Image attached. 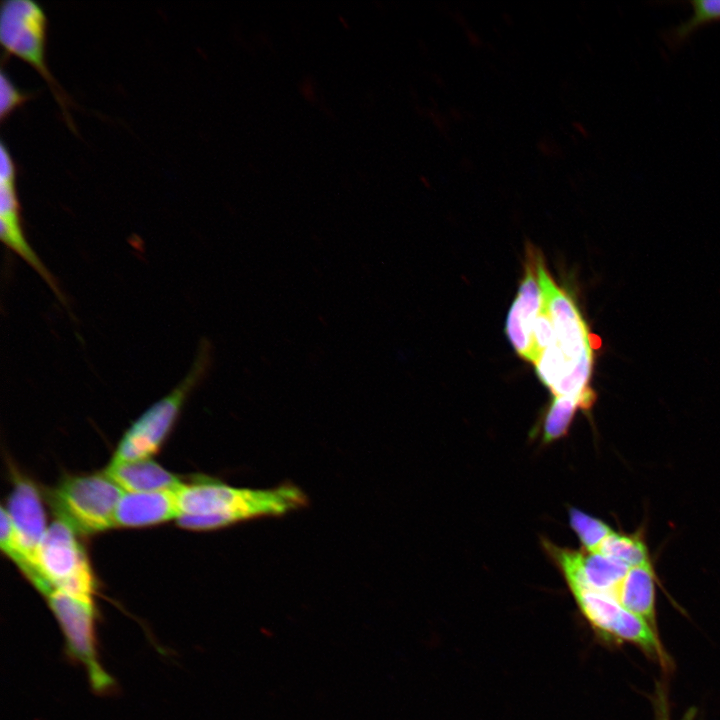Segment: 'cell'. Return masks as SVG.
<instances>
[{"instance_id": "6da1fadb", "label": "cell", "mask_w": 720, "mask_h": 720, "mask_svg": "<svg viewBox=\"0 0 720 720\" xmlns=\"http://www.w3.org/2000/svg\"><path fill=\"white\" fill-rule=\"evenodd\" d=\"M184 529L209 531L263 517L283 516L308 504L306 494L292 484L253 489L228 485L209 477L182 483L176 490Z\"/></svg>"}, {"instance_id": "7a4b0ae2", "label": "cell", "mask_w": 720, "mask_h": 720, "mask_svg": "<svg viewBox=\"0 0 720 720\" xmlns=\"http://www.w3.org/2000/svg\"><path fill=\"white\" fill-rule=\"evenodd\" d=\"M210 364V344L202 341L185 377L128 427L116 447L111 462L147 459L156 454L173 430L191 392L207 374Z\"/></svg>"}, {"instance_id": "3957f363", "label": "cell", "mask_w": 720, "mask_h": 720, "mask_svg": "<svg viewBox=\"0 0 720 720\" xmlns=\"http://www.w3.org/2000/svg\"><path fill=\"white\" fill-rule=\"evenodd\" d=\"M48 20L43 8L31 0L1 3L0 42L5 56H15L32 66L46 81L67 125H75L68 108L72 99L54 78L46 61Z\"/></svg>"}, {"instance_id": "277c9868", "label": "cell", "mask_w": 720, "mask_h": 720, "mask_svg": "<svg viewBox=\"0 0 720 720\" xmlns=\"http://www.w3.org/2000/svg\"><path fill=\"white\" fill-rule=\"evenodd\" d=\"M45 598L62 632L66 656L83 667L96 694L112 693L115 680L103 668L98 652L94 601L57 590L50 591Z\"/></svg>"}, {"instance_id": "5b68a950", "label": "cell", "mask_w": 720, "mask_h": 720, "mask_svg": "<svg viewBox=\"0 0 720 720\" xmlns=\"http://www.w3.org/2000/svg\"><path fill=\"white\" fill-rule=\"evenodd\" d=\"M124 491L104 472L62 480L50 498L57 517L78 533H97L115 527V512Z\"/></svg>"}, {"instance_id": "8992f818", "label": "cell", "mask_w": 720, "mask_h": 720, "mask_svg": "<svg viewBox=\"0 0 720 720\" xmlns=\"http://www.w3.org/2000/svg\"><path fill=\"white\" fill-rule=\"evenodd\" d=\"M77 533L66 521H53L39 545L36 564L50 591L93 601L96 580Z\"/></svg>"}, {"instance_id": "52a82bcc", "label": "cell", "mask_w": 720, "mask_h": 720, "mask_svg": "<svg viewBox=\"0 0 720 720\" xmlns=\"http://www.w3.org/2000/svg\"><path fill=\"white\" fill-rule=\"evenodd\" d=\"M539 285L554 328V341L566 360L577 367L592 364L593 348L587 326L569 295L552 279L543 258L538 254Z\"/></svg>"}, {"instance_id": "ba28073f", "label": "cell", "mask_w": 720, "mask_h": 720, "mask_svg": "<svg viewBox=\"0 0 720 720\" xmlns=\"http://www.w3.org/2000/svg\"><path fill=\"white\" fill-rule=\"evenodd\" d=\"M0 238L2 243L24 260L50 287L65 306L56 279L29 244L23 227L21 206L17 193V168L8 147L1 142L0 162Z\"/></svg>"}, {"instance_id": "9c48e42d", "label": "cell", "mask_w": 720, "mask_h": 720, "mask_svg": "<svg viewBox=\"0 0 720 720\" xmlns=\"http://www.w3.org/2000/svg\"><path fill=\"white\" fill-rule=\"evenodd\" d=\"M3 507L11 519L22 548L38 570L36 555L48 529L39 491L31 480L14 473L13 487L7 505Z\"/></svg>"}, {"instance_id": "30bf717a", "label": "cell", "mask_w": 720, "mask_h": 720, "mask_svg": "<svg viewBox=\"0 0 720 720\" xmlns=\"http://www.w3.org/2000/svg\"><path fill=\"white\" fill-rule=\"evenodd\" d=\"M176 490L124 492L116 508L115 527L142 528L177 519Z\"/></svg>"}, {"instance_id": "8fae6325", "label": "cell", "mask_w": 720, "mask_h": 720, "mask_svg": "<svg viewBox=\"0 0 720 720\" xmlns=\"http://www.w3.org/2000/svg\"><path fill=\"white\" fill-rule=\"evenodd\" d=\"M104 473L124 492L176 490L183 483L177 475L152 458L128 462L110 461Z\"/></svg>"}, {"instance_id": "7c38bea8", "label": "cell", "mask_w": 720, "mask_h": 720, "mask_svg": "<svg viewBox=\"0 0 720 720\" xmlns=\"http://www.w3.org/2000/svg\"><path fill=\"white\" fill-rule=\"evenodd\" d=\"M654 582L652 566L629 568L615 598L622 608L644 619L656 631Z\"/></svg>"}, {"instance_id": "4fadbf2b", "label": "cell", "mask_w": 720, "mask_h": 720, "mask_svg": "<svg viewBox=\"0 0 720 720\" xmlns=\"http://www.w3.org/2000/svg\"><path fill=\"white\" fill-rule=\"evenodd\" d=\"M628 570L627 566L600 554L583 553L579 576L568 583V586L572 594L590 589L615 597V592Z\"/></svg>"}, {"instance_id": "5bb4252c", "label": "cell", "mask_w": 720, "mask_h": 720, "mask_svg": "<svg viewBox=\"0 0 720 720\" xmlns=\"http://www.w3.org/2000/svg\"><path fill=\"white\" fill-rule=\"evenodd\" d=\"M582 614L604 640L612 641L613 631L624 608L608 593L583 590L573 594Z\"/></svg>"}, {"instance_id": "9a60e30c", "label": "cell", "mask_w": 720, "mask_h": 720, "mask_svg": "<svg viewBox=\"0 0 720 720\" xmlns=\"http://www.w3.org/2000/svg\"><path fill=\"white\" fill-rule=\"evenodd\" d=\"M593 553L619 562L628 568L651 566L648 549L639 536L618 534L613 531Z\"/></svg>"}, {"instance_id": "2e32d148", "label": "cell", "mask_w": 720, "mask_h": 720, "mask_svg": "<svg viewBox=\"0 0 720 720\" xmlns=\"http://www.w3.org/2000/svg\"><path fill=\"white\" fill-rule=\"evenodd\" d=\"M578 408L588 407L580 399L555 396L544 419L543 440L552 442L565 436Z\"/></svg>"}, {"instance_id": "e0dca14e", "label": "cell", "mask_w": 720, "mask_h": 720, "mask_svg": "<svg viewBox=\"0 0 720 720\" xmlns=\"http://www.w3.org/2000/svg\"><path fill=\"white\" fill-rule=\"evenodd\" d=\"M570 525L588 552L593 553L613 531L603 521L571 508Z\"/></svg>"}, {"instance_id": "ac0fdd59", "label": "cell", "mask_w": 720, "mask_h": 720, "mask_svg": "<svg viewBox=\"0 0 720 720\" xmlns=\"http://www.w3.org/2000/svg\"><path fill=\"white\" fill-rule=\"evenodd\" d=\"M691 5V17L671 32L673 42L680 43L701 26L720 20V0H693Z\"/></svg>"}, {"instance_id": "d6986e66", "label": "cell", "mask_w": 720, "mask_h": 720, "mask_svg": "<svg viewBox=\"0 0 720 720\" xmlns=\"http://www.w3.org/2000/svg\"><path fill=\"white\" fill-rule=\"evenodd\" d=\"M506 334L519 356L532 362L531 337L520 316L519 307L515 300L508 312Z\"/></svg>"}, {"instance_id": "ffe728a7", "label": "cell", "mask_w": 720, "mask_h": 720, "mask_svg": "<svg viewBox=\"0 0 720 720\" xmlns=\"http://www.w3.org/2000/svg\"><path fill=\"white\" fill-rule=\"evenodd\" d=\"M553 341V322L544 299L541 310L531 327L532 363L535 364L537 362L542 352L546 350Z\"/></svg>"}, {"instance_id": "44dd1931", "label": "cell", "mask_w": 720, "mask_h": 720, "mask_svg": "<svg viewBox=\"0 0 720 720\" xmlns=\"http://www.w3.org/2000/svg\"><path fill=\"white\" fill-rule=\"evenodd\" d=\"M33 92L17 88L4 70L0 76V120L4 122L17 108L33 97Z\"/></svg>"}]
</instances>
